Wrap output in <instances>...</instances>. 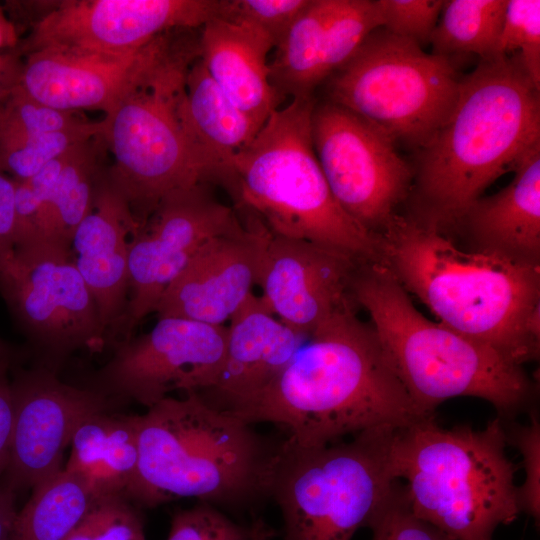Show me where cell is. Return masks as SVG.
<instances>
[{
    "instance_id": "obj_1",
    "label": "cell",
    "mask_w": 540,
    "mask_h": 540,
    "mask_svg": "<svg viewBox=\"0 0 540 540\" xmlns=\"http://www.w3.org/2000/svg\"><path fill=\"white\" fill-rule=\"evenodd\" d=\"M346 307L316 327L291 361L250 404L232 413L270 423L296 448L322 447L426 416L394 373L371 324Z\"/></svg>"
},
{
    "instance_id": "obj_2",
    "label": "cell",
    "mask_w": 540,
    "mask_h": 540,
    "mask_svg": "<svg viewBox=\"0 0 540 540\" xmlns=\"http://www.w3.org/2000/svg\"><path fill=\"white\" fill-rule=\"evenodd\" d=\"M540 144V89L512 57L480 60L462 77L449 119L418 149L409 197L418 222L441 233Z\"/></svg>"
},
{
    "instance_id": "obj_3",
    "label": "cell",
    "mask_w": 540,
    "mask_h": 540,
    "mask_svg": "<svg viewBox=\"0 0 540 540\" xmlns=\"http://www.w3.org/2000/svg\"><path fill=\"white\" fill-rule=\"evenodd\" d=\"M380 263L441 324L522 365L540 352V266L464 251L397 214L379 235Z\"/></svg>"
},
{
    "instance_id": "obj_4",
    "label": "cell",
    "mask_w": 540,
    "mask_h": 540,
    "mask_svg": "<svg viewBox=\"0 0 540 540\" xmlns=\"http://www.w3.org/2000/svg\"><path fill=\"white\" fill-rule=\"evenodd\" d=\"M139 461L128 499L155 507L182 498L243 508L269 495L281 443L209 403L168 396L137 415Z\"/></svg>"
},
{
    "instance_id": "obj_5",
    "label": "cell",
    "mask_w": 540,
    "mask_h": 540,
    "mask_svg": "<svg viewBox=\"0 0 540 540\" xmlns=\"http://www.w3.org/2000/svg\"><path fill=\"white\" fill-rule=\"evenodd\" d=\"M352 295L370 316L381 346L413 404L424 415L461 396L483 399L511 418L535 397L522 365L491 347L425 318L407 292L379 263H361Z\"/></svg>"
},
{
    "instance_id": "obj_6",
    "label": "cell",
    "mask_w": 540,
    "mask_h": 540,
    "mask_svg": "<svg viewBox=\"0 0 540 540\" xmlns=\"http://www.w3.org/2000/svg\"><path fill=\"white\" fill-rule=\"evenodd\" d=\"M198 58L199 29L158 36L134 83L102 119L109 176L140 227L168 195L209 183L186 108L187 74Z\"/></svg>"
},
{
    "instance_id": "obj_7",
    "label": "cell",
    "mask_w": 540,
    "mask_h": 540,
    "mask_svg": "<svg viewBox=\"0 0 540 540\" xmlns=\"http://www.w3.org/2000/svg\"><path fill=\"white\" fill-rule=\"evenodd\" d=\"M506 446L499 416L476 430L445 429L431 414L395 429L390 467L419 518L451 540H493L521 513Z\"/></svg>"
},
{
    "instance_id": "obj_8",
    "label": "cell",
    "mask_w": 540,
    "mask_h": 540,
    "mask_svg": "<svg viewBox=\"0 0 540 540\" xmlns=\"http://www.w3.org/2000/svg\"><path fill=\"white\" fill-rule=\"evenodd\" d=\"M314 98L277 108L233 160L222 184L269 234L319 244L362 263H380L381 240L333 196L314 152Z\"/></svg>"
},
{
    "instance_id": "obj_9",
    "label": "cell",
    "mask_w": 540,
    "mask_h": 540,
    "mask_svg": "<svg viewBox=\"0 0 540 540\" xmlns=\"http://www.w3.org/2000/svg\"><path fill=\"white\" fill-rule=\"evenodd\" d=\"M394 426L362 431L322 447L281 443L269 495L283 521V540H351L390 497Z\"/></svg>"
},
{
    "instance_id": "obj_10",
    "label": "cell",
    "mask_w": 540,
    "mask_h": 540,
    "mask_svg": "<svg viewBox=\"0 0 540 540\" xmlns=\"http://www.w3.org/2000/svg\"><path fill=\"white\" fill-rule=\"evenodd\" d=\"M461 80L451 57L379 27L324 82L325 100L419 149L451 116Z\"/></svg>"
},
{
    "instance_id": "obj_11",
    "label": "cell",
    "mask_w": 540,
    "mask_h": 540,
    "mask_svg": "<svg viewBox=\"0 0 540 540\" xmlns=\"http://www.w3.org/2000/svg\"><path fill=\"white\" fill-rule=\"evenodd\" d=\"M0 295L52 370L53 363L77 350L99 352L108 344L97 304L69 246L44 241L15 247L0 268Z\"/></svg>"
},
{
    "instance_id": "obj_12",
    "label": "cell",
    "mask_w": 540,
    "mask_h": 540,
    "mask_svg": "<svg viewBox=\"0 0 540 540\" xmlns=\"http://www.w3.org/2000/svg\"><path fill=\"white\" fill-rule=\"evenodd\" d=\"M314 152L341 208L372 234L380 235L407 201L412 167L381 129L327 100L311 113Z\"/></svg>"
},
{
    "instance_id": "obj_13",
    "label": "cell",
    "mask_w": 540,
    "mask_h": 540,
    "mask_svg": "<svg viewBox=\"0 0 540 540\" xmlns=\"http://www.w3.org/2000/svg\"><path fill=\"white\" fill-rule=\"evenodd\" d=\"M227 326L160 317L152 329L114 345L92 387L147 409L173 391H208L222 367Z\"/></svg>"
},
{
    "instance_id": "obj_14",
    "label": "cell",
    "mask_w": 540,
    "mask_h": 540,
    "mask_svg": "<svg viewBox=\"0 0 540 540\" xmlns=\"http://www.w3.org/2000/svg\"><path fill=\"white\" fill-rule=\"evenodd\" d=\"M243 226L236 210L216 198L207 184L164 198L131 243L128 301L112 344L133 336L205 243Z\"/></svg>"
},
{
    "instance_id": "obj_15",
    "label": "cell",
    "mask_w": 540,
    "mask_h": 540,
    "mask_svg": "<svg viewBox=\"0 0 540 540\" xmlns=\"http://www.w3.org/2000/svg\"><path fill=\"white\" fill-rule=\"evenodd\" d=\"M221 0H65L42 12L13 50L40 49L122 56L178 29H200Z\"/></svg>"
},
{
    "instance_id": "obj_16",
    "label": "cell",
    "mask_w": 540,
    "mask_h": 540,
    "mask_svg": "<svg viewBox=\"0 0 540 540\" xmlns=\"http://www.w3.org/2000/svg\"><path fill=\"white\" fill-rule=\"evenodd\" d=\"M10 382L13 433L1 484L17 495L63 469L64 450L82 421L121 402L92 386L67 384L46 366L16 369Z\"/></svg>"
},
{
    "instance_id": "obj_17",
    "label": "cell",
    "mask_w": 540,
    "mask_h": 540,
    "mask_svg": "<svg viewBox=\"0 0 540 540\" xmlns=\"http://www.w3.org/2000/svg\"><path fill=\"white\" fill-rule=\"evenodd\" d=\"M381 26L376 0H310L272 51V86L282 101L314 98Z\"/></svg>"
},
{
    "instance_id": "obj_18",
    "label": "cell",
    "mask_w": 540,
    "mask_h": 540,
    "mask_svg": "<svg viewBox=\"0 0 540 540\" xmlns=\"http://www.w3.org/2000/svg\"><path fill=\"white\" fill-rule=\"evenodd\" d=\"M361 263L319 244L269 234L257 280L260 297L281 322L309 335L336 312L357 305L352 281Z\"/></svg>"
},
{
    "instance_id": "obj_19",
    "label": "cell",
    "mask_w": 540,
    "mask_h": 540,
    "mask_svg": "<svg viewBox=\"0 0 540 540\" xmlns=\"http://www.w3.org/2000/svg\"><path fill=\"white\" fill-rule=\"evenodd\" d=\"M268 231L249 220L205 243L160 298L155 314L222 326L253 293Z\"/></svg>"
},
{
    "instance_id": "obj_20",
    "label": "cell",
    "mask_w": 540,
    "mask_h": 540,
    "mask_svg": "<svg viewBox=\"0 0 540 540\" xmlns=\"http://www.w3.org/2000/svg\"><path fill=\"white\" fill-rule=\"evenodd\" d=\"M139 229L108 168L70 247L74 263L97 304L108 343H113L127 306L129 255Z\"/></svg>"
},
{
    "instance_id": "obj_21",
    "label": "cell",
    "mask_w": 540,
    "mask_h": 540,
    "mask_svg": "<svg viewBox=\"0 0 540 540\" xmlns=\"http://www.w3.org/2000/svg\"><path fill=\"white\" fill-rule=\"evenodd\" d=\"M152 41L122 56L40 49L20 60L16 86L53 109L110 111L143 69Z\"/></svg>"
},
{
    "instance_id": "obj_22",
    "label": "cell",
    "mask_w": 540,
    "mask_h": 540,
    "mask_svg": "<svg viewBox=\"0 0 540 540\" xmlns=\"http://www.w3.org/2000/svg\"><path fill=\"white\" fill-rule=\"evenodd\" d=\"M229 323L224 361L208 392L216 399L212 405L236 413L266 389L309 335L281 322L254 293Z\"/></svg>"
},
{
    "instance_id": "obj_23",
    "label": "cell",
    "mask_w": 540,
    "mask_h": 540,
    "mask_svg": "<svg viewBox=\"0 0 540 540\" xmlns=\"http://www.w3.org/2000/svg\"><path fill=\"white\" fill-rule=\"evenodd\" d=\"M513 172L507 186L475 200L456 227L464 230L470 251L540 266V144Z\"/></svg>"
},
{
    "instance_id": "obj_24",
    "label": "cell",
    "mask_w": 540,
    "mask_h": 540,
    "mask_svg": "<svg viewBox=\"0 0 540 540\" xmlns=\"http://www.w3.org/2000/svg\"><path fill=\"white\" fill-rule=\"evenodd\" d=\"M274 47L265 32L242 22L214 18L199 29V58L207 72L260 128L283 102L270 81Z\"/></svg>"
},
{
    "instance_id": "obj_25",
    "label": "cell",
    "mask_w": 540,
    "mask_h": 540,
    "mask_svg": "<svg viewBox=\"0 0 540 540\" xmlns=\"http://www.w3.org/2000/svg\"><path fill=\"white\" fill-rule=\"evenodd\" d=\"M70 446L64 469L78 475L96 497L128 498L139 461L137 415L96 413L80 423Z\"/></svg>"
},
{
    "instance_id": "obj_26",
    "label": "cell",
    "mask_w": 540,
    "mask_h": 540,
    "mask_svg": "<svg viewBox=\"0 0 540 540\" xmlns=\"http://www.w3.org/2000/svg\"><path fill=\"white\" fill-rule=\"evenodd\" d=\"M186 108L209 182L222 185L234 158L261 128L215 83L200 58L193 62L187 74Z\"/></svg>"
},
{
    "instance_id": "obj_27",
    "label": "cell",
    "mask_w": 540,
    "mask_h": 540,
    "mask_svg": "<svg viewBox=\"0 0 540 540\" xmlns=\"http://www.w3.org/2000/svg\"><path fill=\"white\" fill-rule=\"evenodd\" d=\"M108 153L102 133L66 152L28 244L46 241L71 247L76 228L89 212L97 186L109 168Z\"/></svg>"
},
{
    "instance_id": "obj_28",
    "label": "cell",
    "mask_w": 540,
    "mask_h": 540,
    "mask_svg": "<svg viewBox=\"0 0 540 540\" xmlns=\"http://www.w3.org/2000/svg\"><path fill=\"white\" fill-rule=\"evenodd\" d=\"M97 498L78 475L63 468L32 488L9 540H65Z\"/></svg>"
},
{
    "instance_id": "obj_29",
    "label": "cell",
    "mask_w": 540,
    "mask_h": 540,
    "mask_svg": "<svg viewBox=\"0 0 540 540\" xmlns=\"http://www.w3.org/2000/svg\"><path fill=\"white\" fill-rule=\"evenodd\" d=\"M506 6L507 0L443 1L442 17L430 40L433 53L451 58L455 54L494 58Z\"/></svg>"
},
{
    "instance_id": "obj_30",
    "label": "cell",
    "mask_w": 540,
    "mask_h": 540,
    "mask_svg": "<svg viewBox=\"0 0 540 540\" xmlns=\"http://www.w3.org/2000/svg\"><path fill=\"white\" fill-rule=\"evenodd\" d=\"M102 132V120L82 121L63 130L0 143V170L13 180L30 178L75 145Z\"/></svg>"
},
{
    "instance_id": "obj_31",
    "label": "cell",
    "mask_w": 540,
    "mask_h": 540,
    "mask_svg": "<svg viewBox=\"0 0 540 540\" xmlns=\"http://www.w3.org/2000/svg\"><path fill=\"white\" fill-rule=\"evenodd\" d=\"M495 57L516 59L540 89V1L507 0Z\"/></svg>"
},
{
    "instance_id": "obj_32",
    "label": "cell",
    "mask_w": 540,
    "mask_h": 540,
    "mask_svg": "<svg viewBox=\"0 0 540 540\" xmlns=\"http://www.w3.org/2000/svg\"><path fill=\"white\" fill-rule=\"evenodd\" d=\"M25 95L16 85L0 101V143L70 128L84 121Z\"/></svg>"
},
{
    "instance_id": "obj_33",
    "label": "cell",
    "mask_w": 540,
    "mask_h": 540,
    "mask_svg": "<svg viewBox=\"0 0 540 540\" xmlns=\"http://www.w3.org/2000/svg\"><path fill=\"white\" fill-rule=\"evenodd\" d=\"M65 540H145L143 518L127 497L101 496Z\"/></svg>"
},
{
    "instance_id": "obj_34",
    "label": "cell",
    "mask_w": 540,
    "mask_h": 540,
    "mask_svg": "<svg viewBox=\"0 0 540 540\" xmlns=\"http://www.w3.org/2000/svg\"><path fill=\"white\" fill-rule=\"evenodd\" d=\"M310 0H221L217 18L252 25L265 32L275 46Z\"/></svg>"
},
{
    "instance_id": "obj_35",
    "label": "cell",
    "mask_w": 540,
    "mask_h": 540,
    "mask_svg": "<svg viewBox=\"0 0 540 540\" xmlns=\"http://www.w3.org/2000/svg\"><path fill=\"white\" fill-rule=\"evenodd\" d=\"M367 527L372 531V540H451L415 515L398 480L390 497Z\"/></svg>"
},
{
    "instance_id": "obj_36",
    "label": "cell",
    "mask_w": 540,
    "mask_h": 540,
    "mask_svg": "<svg viewBox=\"0 0 540 540\" xmlns=\"http://www.w3.org/2000/svg\"><path fill=\"white\" fill-rule=\"evenodd\" d=\"M167 540H250V526L241 525L217 507L201 502L172 514Z\"/></svg>"
},
{
    "instance_id": "obj_37",
    "label": "cell",
    "mask_w": 540,
    "mask_h": 540,
    "mask_svg": "<svg viewBox=\"0 0 540 540\" xmlns=\"http://www.w3.org/2000/svg\"><path fill=\"white\" fill-rule=\"evenodd\" d=\"M382 26L390 33L423 46L438 23L441 0H376Z\"/></svg>"
},
{
    "instance_id": "obj_38",
    "label": "cell",
    "mask_w": 540,
    "mask_h": 540,
    "mask_svg": "<svg viewBox=\"0 0 540 540\" xmlns=\"http://www.w3.org/2000/svg\"><path fill=\"white\" fill-rule=\"evenodd\" d=\"M506 431L507 444L516 447L522 455L525 480L518 487L521 512L540 519V423L535 411L530 413L528 424L510 426Z\"/></svg>"
},
{
    "instance_id": "obj_39",
    "label": "cell",
    "mask_w": 540,
    "mask_h": 540,
    "mask_svg": "<svg viewBox=\"0 0 540 540\" xmlns=\"http://www.w3.org/2000/svg\"><path fill=\"white\" fill-rule=\"evenodd\" d=\"M15 183L0 170V268L15 247Z\"/></svg>"
},
{
    "instance_id": "obj_40",
    "label": "cell",
    "mask_w": 540,
    "mask_h": 540,
    "mask_svg": "<svg viewBox=\"0 0 540 540\" xmlns=\"http://www.w3.org/2000/svg\"><path fill=\"white\" fill-rule=\"evenodd\" d=\"M12 361L0 362V482L6 471L13 433V398L9 377Z\"/></svg>"
},
{
    "instance_id": "obj_41",
    "label": "cell",
    "mask_w": 540,
    "mask_h": 540,
    "mask_svg": "<svg viewBox=\"0 0 540 540\" xmlns=\"http://www.w3.org/2000/svg\"><path fill=\"white\" fill-rule=\"evenodd\" d=\"M16 494L0 482V540H9L17 517Z\"/></svg>"
},
{
    "instance_id": "obj_42",
    "label": "cell",
    "mask_w": 540,
    "mask_h": 540,
    "mask_svg": "<svg viewBox=\"0 0 540 540\" xmlns=\"http://www.w3.org/2000/svg\"><path fill=\"white\" fill-rule=\"evenodd\" d=\"M20 65V57L12 50L0 52V101L3 100L16 85Z\"/></svg>"
},
{
    "instance_id": "obj_43",
    "label": "cell",
    "mask_w": 540,
    "mask_h": 540,
    "mask_svg": "<svg viewBox=\"0 0 540 540\" xmlns=\"http://www.w3.org/2000/svg\"><path fill=\"white\" fill-rule=\"evenodd\" d=\"M17 43L16 28L12 21L5 17L0 8V52L7 48L14 50Z\"/></svg>"
},
{
    "instance_id": "obj_44",
    "label": "cell",
    "mask_w": 540,
    "mask_h": 540,
    "mask_svg": "<svg viewBox=\"0 0 540 540\" xmlns=\"http://www.w3.org/2000/svg\"><path fill=\"white\" fill-rule=\"evenodd\" d=\"M250 540H272L275 531L263 519L257 518L250 523Z\"/></svg>"
},
{
    "instance_id": "obj_45",
    "label": "cell",
    "mask_w": 540,
    "mask_h": 540,
    "mask_svg": "<svg viewBox=\"0 0 540 540\" xmlns=\"http://www.w3.org/2000/svg\"><path fill=\"white\" fill-rule=\"evenodd\" d=\"M14 358L13 349L0 338V362L10 361Z\"/></svg>"
}]
</instances>
